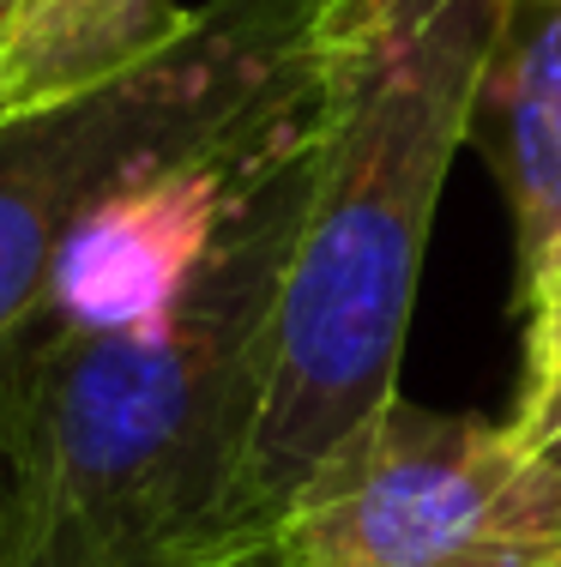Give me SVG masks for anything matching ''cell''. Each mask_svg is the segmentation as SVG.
I'll return each instance as SVG.
<instances>
[{"label": "cell", "mask_w": 561, "mask_h": 567, "mask_svg": "<svg viewBox=\"0 0 561 567\" xmlns=\"http://www.w3.org/2000/svg\"><path fill=\"white\" fill-rule=\"evenodd\" d=\"M314 157L320 115L157 320L37 315L0 350V567H181L266 537L248 465Z\"/></svg>", "instance_id": "1"}, {"label": "cell", "mask_w": 561, "mask_h": 567, "mask_svg": "<svg viewBox=\"0 0 561 567\" xmlns=\"http://www.w3.org/2000/svg\"><path fill=\"white\" fill-rule=\"evenodd\" d=\"M507 0H326L320 157L278 296L248 513H278L398 393L423 248L447 164L477 121Z\"/></svg>", "instance_id": "2"}, {"label": "cell", "mask_w": 561, "mask_h": 567, "mask_svg": "<svg viewBox=\"0 0 561 567\" xmlns=\"http://www.w3.org/2000/svg\"><path fill=\"white\" fill-rule=\"evenodd\" d=\"M326 0H206L145 66L0 121V350L43 315L73 229L110 194L320 97Z\"/></svg>", "instance_id": "3"}, {"label": "cell", "mask_w": 561, "mask_h": 567, "mask_svg": "<svg viewBox=\"0 0 561 567\" xmlns=\"http://www.w3.org/2000/svg\"><path fill=\"white\" fill-rule=\"evenodd\" d=\"M278 544L290 567H561V465L393 393L290 495Z\"/></svg>", "instance_id": "4"}, {"label": "cell", "mask_w": 561, "mask_h": 567, "mask_svg": "<svg viewBox=\"0 0 561 567\" xmlns=\"http://www.w3.org/2000/svg\"><path fill=\"white\" fill-rule=\"evenodd\" d=\"M471 127H484V157L513 206L526 290L561 254V0H507Z\"/></svg>", "instance_id": "5"}, {"label": "cell", "mask_w": 561, "mask_h": 567, "mask_svg": "<svg viewBox=\"0 0 561 567\" xmlns=\"http://www.w3.org/2000/svg\"><path fill=\"white\" fill-rule=\"evenodd\" d=\"M194 7L176 0H12L0 85L7 115L73 103L169 49Z\"/></svg>", "instance_id": "6"}, {"label": "cell", "mask_w": 561, "mask_h": 567, "mask_svg": "<svg viewBox=\"0 0 561 567\" xmlns=\"http://www.w3.org/2000/svg\"><path fill=\"white\" fill-rule=\"evenodd\" d=\"M519 302L531 308V327H526V374H519L507 429H513L519 447L543 453L550 441H561V254L519 290Z\"/></svg>", "instance_id": "7"}, {"label": "cell", "mask_w": 561, "mask_h": 567, "mask_svg": "<svg viewBox=\"0 0 561 567\" xmlns=\"http://www.w3.org/2000/svg\"><path fill=\"white\" fill-rule=\"evenodd\" d=\"M181 567H290V561H284L278 532H266V537H242V544H230V549H211V556H194Z\"/></svg>", "instance_id": "8"}, {"label": "cell", "mask_w": 561, "mask_h": 567, "mask_svg": "<svg viewBox=\"0 0 561 567\" xmlns=\"http://www.w3.org/2000/svg\"><path fill=\"white\" fill-rule=\"evenodd\" d=\"M7 19H12V0H0V49H7ZM0 121H7V85H0Z\"/></svg>", "instance_id": "9"}, {"label": "cell", "mask_w": 561, "mask_h": 567, "mask_svg": "<svg viewBox=\"0 0 561 567\" xmlns=\"http://www.w3.org/2000/svg\"><path fill=\"white\" fill-rule=\"evenodd\" d=\"M543 458H555V465H561V441H550V447H543Z\"/></svg>", "instance_id": "10"}]
</instances>
